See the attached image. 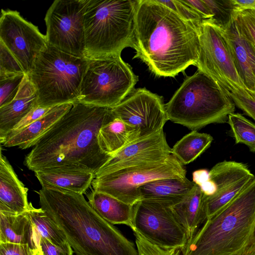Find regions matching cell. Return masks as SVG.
Segmentation results:
<instances>
[{
    "mask_svg": "<svg viewBox=\"0 0 255 255\" xmlns=\"http://www.w3.org/2000/svg\"><path fill=\"white\" fill-rule=\"evenodd\" d=\"M235 11L255 10V0H231Z\"/></svg>",
    "mask_w": 255,
    "mask_h": 255,
    "instance_id": "60d3db41",
    "label": "cell"
},
{
    "mask_svg": "<svg viewBox=\"0 0 255 255\" xmlns=\"http://www.w3.org/2000/svg\"><path fill=\"white\" fill-rule=\"evenodd\" d=\"M196 184L184 178H169L146 183L138 188L140 200H154L173 206L181 201Z\"/></svg>",
    "mask_w": 255,
    "mask_h": 255,
    "instance_id": "cb8c5ba5",
    "label": "cell"
},
{
    "mask_svg": "<svg viewBox=\"0 0 255 255\" xmlns=\"http://www.w3.org/2000/svg\"><path fill=\"white\" fill-rule=\"evenodd\" d=\"M234 15L244 33L255 44V10L235 11Z\"/></svg>",
    "mask_w": 255,
    "mask_h": 255,
    "instance_id": "d590c367",
    "label": "cell"
},
{
    "mask_svg": "<svg viewBox=\"0 0 255 255\" xmlns=\"http://www.w3.org/2000/svg\"><path fill=\"white\" fill-rule=\"evenodd\" d=\"M156 0L174 11L185 20L195 25L198 28L203 21L199 14L184 0Z\"/></svg>",
    "mask_w": 255,
    "mask_h": 255,
    "instance_id": "d6a6232c",
    "label": "cell"
},
{
    "mask_svg": "<svg viewBox=\"0 0 255 255\" xmlns=\"http://www.w3.org/2000/svg\"><path fill=\"white\" fill-rule=\"evenodd\" d=\"M213 140L209 134L192 130L178 141L171 148V153L183 165L194 161L211 145Z\"/></svg>",
    "mask_w": 255,
    "mask_h": 255,
    "instance_id": "4316f807",
    "label": "cell"
},
{
    "mask_svg": "<svg viewBox=\"0 0 255 255\" xmlns=\"http://www.w3.org/2000/svg\"><path fill=\"white\" fill-rule=\"evenodd\" d=\"M41 238L27 212L17 215L0 212V243L26 244L36 250Z\"/></svg>",
    "mask_w": 255,
    "mask_h": 255,
    "instance_id": "44dd1931",
    "label": "cell"
},
{
    "mask_svg": "<svg viewBox=\"0 0 255 255\" xmlns=\"http://www.w3.org/2000/svg\"><path fill=\"white\" fill-rule=\"evenodd\" d=\"M66 103L52 108L46 115L17 132L7 136L1 143L4 147L18 146L25 149L33 147L45 133L72 107Z\"/></svg>",
    "mask_w": 255,
    "mask_h": 255,
    "instance_id": "7402d4cb",
    "label": "cell"
},
{
    "mask_svg": "<svg viewBox=\"0 0 255 255\" xmlns=\"http://www.w3.org/2000/svg\"><path fill=\"white\" fill-rule=\"evenodd\" d=\"M210 179L209 171L206 169L197 170L192 173V181L199 186Z\"/></svg>",
    "mask_w": 255,
    "mask_h": 255,
    "instance_id": "b9f144b4",
    "label": "cell"
},
{
    "mask_svg": "<svg viewBox=\"0 0 255 255\" xmlns=\"http://www.w3.org/2000/svg\"><path fill=\"white\" fill-rule=\"evenodd\" d=\"M89 59L47 45L27 75L37 95V106L53 108L78 101Z\"/></svg>",
    "mask_w": 255,
    "mask_h": 255,
    "instance_id": "52a82bcc",
    "label": "cell"
},
{
    "mask_svg": "<svg viewBox=\"0 0 255 255\" xmlns=\"http://www.w3.org/2000/svg\"><path fill=\"white\" fill-rule=\"evenodd\" d=\"M244 255H255V244L252 246Z\"/></svg>",
    "mask_w": 255,
    "mask_h": 255,
    "instance_id": "ee69618b",
    "label": "cell"
},
{
    "mask_svg": "<svg viewBox=\"0 0 255 255\" xmlns=\"http://www.w3.org/2000/svg\"><path fill=\"white\" fill-rule=\"evenodd\" d=\"M137 81L121 55L89 59L77 101L112 108L134 89Z\"/></svg>",
    "mask_w": 255,
    "mask_h": 255,
    "instance_id": "ba28073f",
    "label": "cell"
},
{
    "mask_svg": "<svg viewBox=\"0 0 255 255\" xmlns=\"http://www.w3.org/2000/svg\"><path fill=\"white\" fill-rule=\"evenodd\" d=\"M0 41L16 58L28 75L36 59L48 45L45 35L16 10H1Z\"/></svg>",
    "mask_w": 255,
    "mask_h": 255,
    "instance_id": "4fadbf2b",
    "label": "cell"
},
{
    "mask_svg": "<svg viewBox=\"0 0 255 255\" xmlns=\"http://www.w3.org/2000/svg\"><path fill=\"white\" fill-rule=\"evenodd\" d=\"M139 139V132L135 128L116 117L101 128L98 136L101 149L112 156Z\"/></svg>",
    "mask_w": 255,
    "mask_h": 255,
    "instance_id": "484cf974",
    "label": "cell"
},
{
    "mask_svg": "<svg viewBox=\"0 0 255 255\" xmlns=\"http://www.w3.org/2000/svg\"><path fill=\"white\" fill-rule=\"evenodd\" d=\"M227 123L235 143L244 144L251 152H255V124L235 113L229 115Z\"/></svg>",
    "mask_w": 255,
    "mask_h": 255,
    "instance_id": "f1b7e54d",
    "label": "cell"
},
{
    "mask_svg": "<svg viewBox=\"0 0 255 255\" xmlns=\"http://www.w3.org/2000/svg\"><path fill=\"white\" fill-rule=\"evenodd\" d=\"M0 152V212L20 214L28 211V189L19 180L11 165Z\"/></svg>",
    "mask_w": 255,
    "mask_h": 255,
    "instance_id": "ac0fdd59",
    "label": "cell"
},
{
    "mask_svg": "<svg viewBox=\"0 0 255 255\" xmlns=\"http://www.w3.org/2000/svg\"><path fill=\"white\" fill-rule=\"evenodd\" d=\"M203 0L213 14L208 20L222 30H225L232 21L235 12L231 0Z\"/></svg>",
    "mask_w": 255,
    "mask_h": 255,
    "instance_id": "f546056e",
    "label": "cell"
},
{
    "mask_svg": "<svg viewBox=\"0 0 255 255\" xmlns=\"http://www.w3.org/2000/svg\"><path fill=\"white\" fill-rule=\"evenodd\" d=\"M42 187L83 194L92 184L95 175L91 172L47 168L34 172Z\"/></svg>",
    "mask_w": 255,
    "mask_h": 255,
    "instance_id": "ffe728a7",
    "label": "cell"
},
{
    "mask_svg": "<svg viewBox=\"0 0 255 255\" xmlns=\"http://www.w3.org/2000/svg\"><path fill=\"white\" fill-rule=\"evenodd\" d=\"M37 193L41 208L77 255H138L135 245L101 217L83 194L45 187Z\"/></svg>",
    "mask_w": 255,
    "mask_h": 255,
    "instance_id": "3957f363",
    "label": "cell"
},
{
    "mask_svg": "<svg viewBox=\"0 0 255 255\" xmlns=\"http://www.w3.org/2000/svg\"><path fill=\"white\" fill-rule=\"evenodd\" d=\"M131 48L158 77H174L199 55L198 28L156 0H138Z\"/></svg>",
    "mask_w": 255,
    "mask_h": 255,
    "instance_id": "7a4b0ae2",
    "label": "cell"
},
{
    "mask_svg": "<svg viewBox=\"0 0 255 255\" xmlns=\"http://www.w3.org/2000/svg\"><path fill=\"white\" fill-rule=\"evenodd\" d=\"M199 187L206 196H212L217 191L216 185L211 179L202 184Z\"/></svg>",
    "mask_w": 255,
    "mask_h": 255,
    "instance_id": "7bdbcfd3",
    "label": "cell"
},
{
    "mask_svg": "<svg viewBox=\"0 0 255 255\" xmlns=\"http://www.w3.org/2000/svg\"><path fill=\"white\" fill-rule=\"evenodd\" d=\"M165 106L168 120L192 130L227 123L236 109L222 87L199 70L184 80Z\"/></svg>",
    "mask_w": 255,
    "mask_h": 255,
    "instance_id": "5b68a950",
    "label": "cell"
},
{
    "mask_svg": "<svg viewBox=\"0 0 255 255\" xmlns=\"http://www.w3.org/2000/svg\"><path fill=\"white\" fill-rule=\"evenodd\" d=\"M138 255H172L175 249H164L146 240L135 231H133Z\"/></svg>",
    "mask_w": 255,
    "mask_h": 255,
    "instance_id": "e575fe53",
    "label": "cell"
},
{
    "mask_svg": "<svg viewBox=\"0 0 255 255\" xmlns=\"http://www.w3.org/2000/svg\"><path fill=\"white\" fill-rule=\"evenodd\" d=\"M199 51L196 64L227 91L245 87L238 75L223 30L209 20L198 27Z\"/></svg>",
    "mask_w": 255,
    "mask_h": 255,
    "instance_id": "7c38bea8",
    "label": "cell"
},
{
    "mask_svg": "<svg viewBox=\"0 0 255 255\" xmlns=\"http://www.w3.org/2000/svg\"><path fill=\"white\" fill-rule=\"evenodd\" d=\"M171 154L163 129L135 141L113 155L95 174V178L115 171L163 160Z\"/></svg>",
    "mask_w": 255,
    "mask_h": 255,
    "instance_id": "2e32d148",
    "label": "cell"
},
{
    "mask_svg": "<svg viewBox=\"0 0 255 255\" xmlns=\"http://www.w3.org/2000/svg\"><path fill=\"white\" fill-rule=\"evenodd\" d=\"M52 108L36 106L14 128L7 136L17 132L33 122L39 119L46 115Z\"/></svg>",
    "mask_w": 255,
    "mask_h": 255,
    "instance_id": "8d00e7d4",
    "label": "cell"
},
{
    "mask_svg": "<svg viewBox=\"0 0 255 255\" xmlns=\"http://www.w3.org/2000/svg\"><path fill=\"white\" fill-rule=\"evenodd\" d=\"M171 206L154 200L138 201L134 205L132 230L157 246L181 250L187 243V238Z\"/></svg>",
    "mask_w": 255,
    "mask_h": 255,
    "instance_id": "8fae6325",
    "label": "cell"
},
{
    "mask_svg": "<svg viewBox=\"0 0 255 255\" xmlns=\"http://www.w3.org/2000/svg\"><path fill=\"white\" fill-rule=\"evenodd\" d=\"M25 75L22 74L0 80V108L13 100Z\"/></svg>",
    "mask_w": 255,
    "mask_h": 255,
    "instance_id": "836d02e7",
    "label": "cell"
},
{
    "mask_svg": "<svg viewBox=\"0 0 255 255\" xmlns=\"http://www.w3.org/2000/svg\"><path fill=\"white\" fill-rule=\"evenodd\" d=\"M235 106L255 121V93L245 87H237L225 91Z\"/></svg>",
    "mask_w": 255,
    "mask_h": 255,
    "instance_id": "4dcf8cb0",
    "label": "cell"
},
{
    "mask_svg": "<svg viewBox=\"0 0 255 255\" xmlns=\"http://www.w3.org/2000/svg\"><path fill=\"white\" fill-rule=\"evenodd\" d=\"M33 255H43V254L42 253L40 249L39 248L38 249L35 250Z\"/></svg>",
    "mask_w": 255,
    "mask_h": 255,
    "instance_id": "f6af8a7d",
    "label": "cell"
},
{
    "mask_svg": "<svg viewBox=\"0 0 255 255\" xmlns=\"http://www.w3.org/2000/svg\"><path fill=\"white\" fill-rule=\"evenodd\" d=\"M39 248L43 255H73V250L69 244L58 246L43 237L40 241Z\"/></svg>",
    "mask_w": 255,
    "mask_h": 255,
    "instance_id": "74e56055",
    "label": "cell"
},
{
    "mask_svg": "<svg viewBox=\"0 0 255 255\" xmlns=\"http://www.w3.org/2000/svg\"><path fill=\"white\" fill-rule=\"evenodd\" d=\"M223 34L242 83L255 93V44L244 33L234 13L232 21L223 30Z\"/></svg>",
    "mask_w": 255,
    "mask_h": 255,
    "instance_id": "e0dca14e",
    "label": "cell"
},
{
    "mask_svg": "<svg viewBox=\"0 0 255 255\" xmlns=\"http://www.w3.org/2000/svg\"><path fill=\"white\" fill-rule=\"evenodd\" d=\"M27 213L41 237L58 246L69 244L62 231L42 208H35L30 203Z\"/></svg>",
    "mask_w": 255,
    "mask_h": 255,
    "instance_id": "83f0119b",
    "label": "cell"
},
{
    "mask_svg": "<svg viewBox=\"0 0 255 255\" xmlns=\"http://www.w3.org/2000/svg\"><path fill=\"white\" fill-rule=\"evenodd\" d=\"M138 0H88L84 13L85 57L121 55L132 46Z\"/></svg>",
    "mask_w": 255,
    "mask_h": 255,
    "instance_id": "8992f818",
    "label": "cell"
},
{
    "mask_svg": "<svg viewBox=\"0 0 255 255\" xmlns=\"http://www.w3.org/2000/svg\"><path fill=\"white\" fill-rule=\"evenodd\" d=\"M171 209L185 231L187 242L207 220L204 194L196 184L181 201L171 206Z\"/></svg>",
    "mask_w": 255,
    "mask_h": 255,
    "instance_id": "603a6c76",
    "label": "cell"
},
{
    "mask_svg": "<svg viewBox=\"0 0 255 255\" xmlns=\"http://www.w3.org/2000/svg\"><path fill=\"white\" fill-rule=\"evenodd\" d=\"M184 1L192 7L204 20L211 19L213 14L203 0H185Z\"/></svg>",
    "mask_w": 255,
    "mask_h": 255,
    "instance_id": "ab89813d",
    "label": "cell"
},
{
    "mask_svg": "<svg viewBox=\"0 0 255 255\" xmlns=\"http://www.w3.org/2000/svg\"><path fill=\"white\" fill-rule=\"evenodd\" d=\"M37 106L35 89L25 75L13 100L0 108V141L2 143L9 132L35 107Z\"/></svg>",
    "mask_w": 255,
    "mask_h": 255,
    "instance_id": "d6986e66",
    "label": "cell"
},
{
    "mask_svg": "<svg viewBox=\"0 0 255 255\" xmlns=\"http://www.w3.org/2000/svg\"><path fill=\"white\" fill-rule=\"evenodd\" d=\"M87 197L90 206L104 219L113 225H125L133 229L134 205L94 190Z\"/></svg>",
    "mask_w": 255,
    "mask_h": 255,
    "instance_id": "d4e9b609",
    "label": "cell"
},
{
    "mask_svg": "<svg viewBox=\"0 0 255 255\" xmlns=\"http://www.w3.org/2000/svg\"><path fill=\"white\" fill-rule=\"evenodd\" d=\"M186 170L171 153L165 159L120 169L95 178L94 190L110 195L126 203L134 205L140 200L138 188L156 180L186 177Z\"/></svg>",
    "mask_w": 255,
    "mask_h": 255,
    "instance_id": "9c48e42d",
    "label": "cell"
},
{
    "mask_svg": "<svg viewBox=\"0 0 255 255\" xmlns=\"http://www.w3.org/2000/svg\"><path fill=\"white\" fill-rule=\"evenodd\" d=\"M181 250L179 249H175L172 255H181Z\"/></svg>",
    "mask_w": 255,
    "mask_h": 255,
    "instance_id": "bcb514c9",
    "label": "cell"
},
{
    "mask_svg": "<svg viewBox=\"0 0 255 255\" xmlns=\"http://www.w3.org/2000/svg\"><path fill=\"white\" fill-rule=\"evenodd\" d=\"M255 244V177L226 206L207 219L182 255H244Z\"/></svg>",
    "mask_w": 255,
    "mask_h": 255,
    "instance_id": "277c9868",
    "label": "cell"
},
{
    "mask_svg": "<svg viewBox=\"0 0 255 255\" xmlns=\"http://www.w3.org/2000/svg\"><path fill=\"white\" fill-rule=\"evenodd\" d=\"M115 118L111 108L75 102L36 141L25 165L34 172L56 167L95 175L112 157L99 146V131Z\"/></svg>",
    "mask_w": 255,
    "mask_h": 255,
    "instance_id": "6da1fadb",
    "label": "cell"
},
{
    "mask_svg": "<svg viewBox=\"0 0 255 255\" xmlns=\"http://www.w3.org/2000/svg\"><path fill=\"white\" fill-rule=\"evenodd\" d=\"M35 251L26 244L0 243V255H33Z\"/></svg>",
    "mask_w": 255,
    "mask_h": 255,
    "instance_id": "f35d334b",
    "label": "cell"
},
{
    "mask_svg": "<svg viewBox=\"0 0 255 255\" xmlns=\"http://www.w3.org/2000/svg\"><path fill=\"white\" fill-rule=\"evenodd\" d=\"M87 1H53L44 18L48 45L70 55L85 57L84 13Z\"/></svg>",
    "mask_w": 255,
    "mask_h": 255,
    "instance_id": "30bf717a",
    "label": "cell"
},
{
    "mask_svg": "<svg viewBox=\"0 0 255 255\" xmlns=\"http://www.w3.org/2000/svg\"><path fill=\"white\" fill-rule=\"evenodd\" d=\"M209 175L217 186L216 192L205 198L206 211L210 216L229 204L255 177L246 164L228 160L215 164Z\"/></svg>",
    "mask_w": 255,
    "mask_h": 255,
    "instance_id": "9a60e30c",
    "label": "cell"
},
{
    "mask_svg": "<svg viewBox=\"0 0 255 255\" xmlns=\"http://www.w3.org/2000/svg\"><path fill=\"white\" fill-rule=\"evenodd\" d=\"M22 74L25 73L19 62L0 41V80Z\"/></svg>",
    "mask_w": 255,
    "mask_h": 255,
    "instance_id": "1f68e13d",
    "label": "cell"
},
{
    "mask_svg": "<svg viewBox=\"0 0 255 255\" xmlns=\"http://www.w3.org/2000/svg\"><path fill=\"white\" fill-rule=\"evenodd\" d=\"M112 112L138 131L139 139L163 129L168 120L162 97L146 88L133 89Z\"/></svg>",
    "mask_w": 255,
    "mask_h": 255,
    "instance_id": "5bb4252c",
    "label": "cell"
}]
</instances>
